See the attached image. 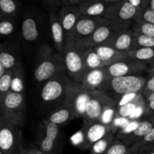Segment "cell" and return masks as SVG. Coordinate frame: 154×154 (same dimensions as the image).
Instances as JSON below:
<instances>
[{"label": "cell", "instance_id": "1", "mask_svg": "<svg viewBox=\"0 0 154 154\" xmlns=\"http://www.w3.org/2000/svg\"><path fill=\"white\" fill-rule=\"evenodd\" d=\"M36 63L34 78L38 83H45L58 75L67 73L63 55L55 53L51 47L47 45L39 48Z\"/></svg>", "mask_w": 154, "mask_h": 154}, {"label": "cell", "instance_id": "2", "mask_svg": "<svg viewBox=\"0 0 154 154\" xmlns=\"http://www.w3.org/2000/svg\"><path fill=\"white\" fill-rule=\"evenodd\" d=\"M0 115L14 126L23 127L26 120L25 94L11 91L0 97Z\"/></svg>", "mask_w": 154, "mask_h": 154}, {"label": "cell", "instance_id": "3", "mask_svg": "<svg viewBox=\"0 0 154 154\" xmlns=\"http://www.w3.org/2000/svg\"><path fill=\"white\" fill-rule=\"evenodd\" d=\"M72 81L66 73L58 75L44 84L40 98L44 104L54 106L55 109L64 102L66 94Z\"/></svg>", "mask_w": 154, "mask_h": 154}, {"label": "cell", "instance_id": "4", "mask_svg": "<svg viewBox=\"0 0 154 154\" xmlns=\"http://www.w3.org/2000/svg\"><path fill=\"white\" fill-rule=\"evenodd\" d=\"M38 148L44 154H60L61 132L60 126L44 120L38 127Z\"/></svg>", "mask_w": 154, "mask_h": 154}, {"label": "cell", "instance_id": "5", "mask_svg": "<svg viewBox=\"0 0 154 154\" xmlns=\"http://www.w3.org/2000/svg\"><path fill=\"white\" fill-rule=\"evenodd\" d=\"M147 79L141 75L111 78L105 82L101 91L109 90L117 96L130 93H143Z\"/></svg>", "mask_w": 154, "mask_h": 154}, {"label": "cell", "instance_id": "6", "mask_svg": "<svg viewBox=\"0 0 154 154\" xmlns=\"http://www.w3.org/2000/svg\"><path fill=\"white\" fill-rule=\"evenodd\" d=\"M19 128L0 115V151L4 154H20L24 149Z\"/></svg>", "mask_w": 154, "mask_h": 154}, {"label": "cell", "instance_id": "7", "mask_svg": "<svg viewBox=\"0 0 154 154\" xmlns=\"http://www.w3.org/2000/svg\"><path fill=\"white\" fill-rule=\"evenodd\" d=\"M71 44H66L63 54L68 76L73 82L81 84L87 68L84 58V51Z\"/></svg>", "mask_w": 154, "mask_h": 154}, {"label": "cell", "instance_id": "8", "mask_svg": "<svg viewBox=\"0 0 154 154\" xmlns=\"http://www.w3.org/2000/svg\"><path fill=\"white\" fill-rule=\"evenodd\" d=\"M105 20V18L102 17H93L81 15L77 23L72 38L66 44H71L79 48L86 49L90 38Z\"/></svg>", "mask_w": 154, "mask_h": 154}, {"label": "cell", "instance_id": "9", "mask_svg": "<svg viewBox=\"0 0 154 154\" xmlns=\"http://www.w3.org/2000/svg\"><path fill=\"white\" fill-rule=\"evenodd\" d=\"M91 91L81 84L72 81L63 103H66L73 111L75 118L84 117L87 103Z\"/></svg>", "mask_w": 154, "mask_h": 154}, {"label": "cell", "instance_id": "10", "mask_svg": "<svg viewBox=\"0 0 154 154\" xmlns=\"http://www.w3.org/2000/svg\"><path fill=\"white\" fill-rule=\"evenodd\" d=\"M117 103V101L102 91H91L86 108L84 123L99 122L105 108Z\"/></svg>", "mask_w": 154, "mask_h": 154}, {"label": "cell", "instance_id": "11", "mask_svg": "<svg viewBox=\"0 0 154 154\" xmlns=\"http://www.w3.org/2000/svg\"><path fill=\"white\" fill-rule=\"evenodd\" d=\"M130 25V23L115 22L105 19L90 38L87 48H93L99 45H105L119 32L129 28Z\"/></svg>", "mask_w": 154, "mask_h": 154}, {"label": "cell", "instance_id": "12", "mask_svg": "<svg viewBox=\"0 0 154 154\" xmlns=\"http://www.w3.org/2000/svg\"><path fill=\"white\" fill-rule=\"evenodd\" d=\"M138 14V11L129 0H113L104 18L115 22L132 23L135 20Z\"/></svg>", "mask_w": 154, "mask_h": 154}, {"label": "cell", "instance_id": "13", "mask_svg": "<svg viewBox=\"0 0 154 154\" xmlns=\"http://www.w3.org/2000/svg\"><path fill=\"white\" fill-rule=\"evenodd\" d=\"M148 65L142 62L128 58L105 66L107 74L110 78L117 77L141 75L143 72L148 70Z\"/></svg>", "mask_w": 154, "mask_h": 154}, {"label": "cell", "instance_id": "14", "mask_svg": "<svg viewBox=\"0 0 154 154\" xmlns=\"http://www.w3.org/2000/svg\"><path fill=\"white\" fill-rule=\"evenodd\" d=\"M60 22L66 35V42L70 40L78 20L81 16L78 6L63 8L58 12Z\"/></svg>", "mask_w": 154, "mask_h": 154}, {"label": "cell", "instance_id": "15", "mask_svg": "<svg viewBox=\"0 0 154 154\" xmlns=\"http://www.w3.org/2000/svg\"><path fill=\"white\" fill-rule=\"evenodd\" d=\"M113 0H83L78 5L81 15L104 18Z\"/></svg>", "mask_w": 154, "mask_h": 154}, {"label": "cell", "instance_id": "16", "mask_svg": "<svg viewBox=\"0 0 154 154\" xmlns=\"http://www.w3.org/2000/svg\"><path fill=\"white\" fill-rule=\"evenodd\" d=\"M84 135L85 137L86 144L89 148L98 141L113 132L111 126L104 125L99 122L84 123Z\"/></svg>", "mask_w": 154, "mask_h": 154}, {"label": "cell", "instance_id": "17", "mask_svg": "<svg viewBox=\"0 0 154 154\" xmlns=\"http://www.w3.org/2000/svg\"><path fill=\"white\" fill-rule=\"evenodd\" d=\"M110 79L105 68L87 71L81 84L90 91H101L105 82Z\"/></svg>", "mask_w": 154, "mask_h": 154}, {"label": "cell", "instance_id": "18", "mask_svg": "<svg viewBox=\"0 0 154 154\" xmlns=\"http://www.w3.org/2000/svg\"><path fill=\"white\" fill-rule=\"evenodd\" d=\"M50 23L54 47L57 51V53L63 55L66 45V35L60 22L58 13L55 11H51L50 14Z\"/></svg>", "mask_w": 154, "mask_h": 154}, {"label": "cell", "instance_id": "19", "mask_svg": "<svg viewBox=\"0 0 154 154\" xmlns=\"http://www.w3.org/2000/svg\"><path fill=\"white\" fill-rule=\"evenodd\" d=\"M133 39L134 31L132 29L128 28L119 32L108 43L103 45H108L117 51L129 53L133 49Z\"/></svg>", "mask_w": 154, "mask_h": 154}, {"label": "cell", "instance_id": "20", "mask_svg": "<svg viewBox=\"0 0 154 154\" xmlns=\"http://www.w3.org/2000/svg\"><path fill=\"white\" fill-rule=\"evenodd\" d=\"M93 49L96 51L106 66L129 57L127 52L117 51L108 45H99L93 48Z\"/></svg>", "mask_w": 154, "mask_h": 154}, {"label": "cell", "instance_id": "21", "mask_svg": "<svg viewBox=\"0 0 154 154\" xmlns=\"http://www.w3.org/2000/svg\"><path fill=\"white\" fill-rule=\"evenodd\" d=\"M154 128V119L151 114H147L145 117L140 119L139 123L136 129L129 135V138L126 140L124 144L130 147L131 145L141 139V138L147 135L150 131Z\"/></svg>", "mask_w": 154, "mask_h": 154}, {"label": "cell", "instance_id": "22", "mask_svg": "<svg viewBox=\"0 0 154 154\" xmlns=\"http://www.w3.org/2000/svg\"><path fill=\"white\" fill-rule=\"evenodd\" d=\"M21 35L26 42H34L39 37V28L37 20L32 15L23 17L21 24Z\"/></svg>", "mask_w": 154, "mask_h": 154}, {"label": "cell", "instance_id": "23", "mask_svg": "<svg viewBox=\"0 0 154 154\" xmlns=\"http://www.w3.org/2000/svg\"><path fill=\"white\" fill-rule=\"evenodd\" d=\"M74 118H75V114L72 108L67 104L63 103L50 114L48 120L54 124L60 126L68 123Z\"/></svg>", "mask_w": 154, "mask_h": 154}, {"label": "cell", "instance_id": "24", "mask_svg": "<svg viewBox=\"0 0 154 154\" xmlns=\"http://www.w3.org/2000/svg\"><path fill=\"white\" fill-rule=\"evenodd\" d=\"M153 148H154V128L143 138L130 146L132 154H142Z\"/></svg>", "mask_w": 154, "mask_h": 154}, {"label": "cell", "instance_id": "25", "mask_svg": "<svg viewBox=\"0 0 154 154\" xmlns=\"http://www.w3.org/2000/svg\"><path fill=\"white\" fill-rule=\"evenodd\" d=\"M129 58L147 65L154 64V47L132 50L128 53Z\"/></svg>", "mask_w": 154, "mask_h": 154}, {"label": "cell", "instance_id": "26", "mask_svg": "<svg viewBox=\"0 0 154 154\" xmlns=\"http://www.w3.org/2000/svg\"><path fill=\"white\" fill-rule=\"evenodd\" d=\"M11 91L14 92V93L25 94L24 70L20 62L18 63V64L14 69L13 81H12Z\"/></svg>", "mask_w": 154, "mask_h": 154}, {"label": "cell", "instance_id": "27", "mask_svg": "<svg viewBox=\"0 0 154 154\" xmlns=\"http://www.w3.org/2000/svg\"><path fill=\"white\" fill-rule=\"evenodd\" d=\"M84 58L87 71L103 69L106 66L93 48H89L84 50Z\"/></svg>", "mask_w": 154, "mask_h": 154}, {"label": "cell", "instance_id": "28", "mask_svg": "<svg viewBox=\"0 0 154 154\" xmlns=\"http://www.w3.org/2000/svg\"><path fill=\"white\" fill-rule=\"evenodd\" d=\"M116 140V135L114 132H111L105 138H102L90 147L91 154H104L108 150Z\"/></svg>", "mask_w": 154, "mask_h": 154}, {"label": "cell", "instance_id": "29", "mask_svg": "<svg viewBox=\"0 0 154 154\" xmlns=\"http://www.w3.org/2000/svg\"><path fill=\"white\" fill-rule=\"evenodd\" d=\"M19 3L14 0H1L0 11L1 18H14L19 13Z\"/></svg>", "mask_w": 154, "mask_h": 154}, {"label": "cell", "instance_id": "30", "mask_svg": "<svg viewBox=\"0 0 154 154\" xmlns=\"http://www.w3.org/2000/svg\"><path fill=\"white\" fill-rule=\"evenodd\" d=\"M18 63H20V61H18L14 54L6 48H4L1 45L0 65L4 66L7 70H10L14 69Z\"/></svg>", "mask_w": 154, "mask_h": 154}, {"label": "cell", "instance_id": "31", "mask_svg": "<svg viewBox=\"0 0 154 154\" xmlns=\"http://www.w3.org/2000/svg\"><path fill=\"white\" fill-rule=\"evenodd\" d=\"M117 117H118V110H117V105L116 103L109 105L105 108L99 122L104 125L111 126Z\"/></svg>", "mask_w": 154, "mask_h": 154}, {"label": "cell", "instance_id": "32", "mask_svg": "<svg viewBox=\"0 0 154 154\" xmlns=\"http://www.w3.org/2000/svg\"><path fill=\"white\" fill-rule=\"evenodd\" d=\"M153 47H154V38L149 37V36L134 32L133 49L132 50L153 48Z\"/></svg>", "mask_w": 154, "mask_h": 154}, {"label": "cell", "instance_id": "33", "mask_svg": "<svg viewBox=\"0 0 154 154\" xmlns=\"http://www.w3.org/2000/svg\"><path fill=\"white\" fill-rule=\"evenodd\" d=\"M14 69L6 71L3 76L0 78V97L10 93L13 81Z\"/></svg>", "mask_w": 154, "mask_h": 154}, {"label": "cell", "instance_id": "34", "mask_svg": "<svg viewBox=\"0 0 154 154\" xmlns=\"http://www.w3.org/2000/svg\"><path fill=\"white\" fill-rule=\"evenodd\" d=\"M132 30L149 37L154 38V25L144 21H135L132 25Z\"/></svg>", "mask_w": 154, "mask_h": 154}, {"label": "cell", "instance_id": "35", "mask_svg": "<svg viewBox=\"0 0 154 154\" xmlns=\"http://www.w3.org/2000/svg\"><path fill=\"white\" fill-rule=\"evenodd\" d=\"M16 28V23L13 18H1L0 35L2 37H8L13 34Z\"/></svg>", "mask_w": 154, "mask_h": 154}, {"label": "cell", "instance_id": "36", "mask_svg": "<svg viewBox=\"0 0 154 154\" xmlns=\"http://www.w3.org/2000/svg\"><path fill=\"white\" fill-rule=\"evenodd\" d=\"M104 154H132L130 147L116 138L111 147Z\"/></svg>", "mask_w": 154, "mask_h": 154}, {"label": "cell", "instance_id": "37", "mask_svg": "<svg viewBox=\"0 0 154 154\" xmlns=\"http://www.w3.org/2000/svg\"><path fill=\"white\" fill-rule=\"evenodd\" d=\"M83 0H51V1L47 2L50 6L56 8H63L69 7V6H78L81 3Z\"/></svg>", "mask_w": 154, "mask_h": 154}, {"label": "cell", "instance_id": "38", "mask_svg": "<svg viewBox=\"0 0 154 154\" xmlns=\"http://www.w3.org/2000/svg\"><path fill=\"white\" fill-rule=\"evenodd\" d=\"M135 21H144V22L154 25V11L147 7V8L138 14Z\"/></svg>", "mask_w": 154, "mask_h": 154}, {"label": "cell", "instance_id": "39", "mask_svg": "<svg viewBox=\"0 0 154 154\" xmlns=\"http://www.w3.org/2000/svg\"><path fill=\"white\" fill-rule=\"evenodd\" d=\"M129 1L138 11L139 13L147 8L150 3V0H129Z\"/></svg>", "mask_w": 154, "mask_h": 154}, {"label": "cell", "instance_id": "40", "mask_svg": "<svg viewBox=\"0 0 154 154\" xmlns=\"http://www.w3.org/2000/svg\"><path fill=\"white\" fill-rule=\"evenodd\" d=\"M145 99L147 102V114H153L154 113V93L146 96Z\"/></svg>", "mask_w": 154, "mask_h": 154}, {"label": "cell", "instance_id": "41", "mask_svg": "<svg viewBox=\"0 0 154 154\" xmlns=\"http://www.w3.org/2000/svg\"><path fill=\"white\" fill-rule=\"evenodd\" d=\"M154 93V76L150 77L149 79H147V84L145 86L143 94L144 96L150 94V93Z\"/></svg>", "mask_w": 154, "mask_h": 154}, {"label": "cell", "instance_id": "42", "mask_svg": "<svg viewBox=\"0 0 154 154\" xmlns=\"http://www.w3.org/2000/svg\"><path fill=\"white\" fill-rule=\"evenodd\" d=\"M20 154H44L42 152L39 150V149L35 148V147H27L24 148Z\"/></svg>", "mask_w": 154, "mask_h": 154}, {"label": "cell", "instance_id": "43", "mask_svg": "<svg viewBox=\"0 0 154 154\" xmlns=\"http://www.w3.org/2000/svg\"><path fill=\"white\" fill-rule=\"evenodd\" d=\"M147 72H148V74L150 75V77L154 76V64L149 66L148 70H147Z\"/></svg>", "mask_w": 154, "mask_h": 154}, {"label": "cell", "instance_id": "44", "mask_svg": "<svg viewBox=\"0 0 154 154\" xmlns=\"http://www.w3.org/2000/svg\"><path fill=\"white\" fill-rule=\"evenodd\" d=\"M148 8L154 11V0H150V3H149Z\"/></svg>", "mask_w": 154, "mask_h": 154}, {"label": "cell", "instance_id": "45", "mask_svg": "<svg viewBox=\"0 0 154 154\" xmlns=\"http://www.w3.org/2000/svg\"><path fill=\"white\" fill-rule=\"evenodd\" d=\"M142 154H154V148L147 150V151L144 152Z\"/></svg>", "mask_w": 154, "mask_h": 154}, {"label": "cell", "instance_id": "46", "mask_svg": "<svg viewBox=\"0 0 154 154\" xmlns=\"http://www.w3.org/2000/svg\"><path fill=\"white\" fill-rule=\"evenodd\" d=\"M152 115H153V119H154V113H153V114H151Z\"/></svg>", "mask_w": 154, "mask_h": 154}]
</instances>
